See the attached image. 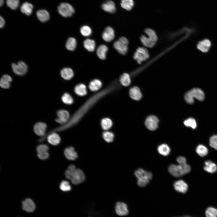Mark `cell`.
<instances>
[{"label":"cell","mask_w":217,"mask_h":217,"mask_svg":"<svg viewBox=\"0 0 217 217\" xmlns=\"http://www.w3.org/2000/svg\"><path fill=\"white\" fill-rule=\"evenodd\" d=\"M115 88V86L113 85L93 95L76 111L67 123L54 128L47 134L53 132L63 131L75 125L98 101L113 91Z\"/></svg>","instance_id":"cell-1"},{"label":"cell","mask_w":217,"mask_h":217,"mask_svg":"<svg viewBox=\"0 0 217 217\" xmlns=\"http://www.w3.org/2000/svg\"><path fill=\"white\" fill-rule=\"evenodd\" d=\"M144 32L146 35H143L140 37L141 43L146 47H153L156 44L158 40L156 32L150 28L146 29Z\"/></svg>","instance_id":"cell-2"},{"label":"cell","mask_w":217,"mask_h":217,"mask_svg":"<svg viewBox=\"0 0 217 217\" xmlns=\"http://www.w3.org/2000/svg\"><path fill=\"white\" fill-rule=\"evenodd\" d=\"M190 166L186 163L178 165L171 164L168 168L169 172L176 177H180L187 174L190 171Z\"/></svg>","instance_id":"cell-3"},{"label":"cell","mask_w":217,"mask_h":217,"mask_svg":"<svg viewBox=\"0 0 217 217\" xmlns=\"http://www.w3.org/2000/svg\"><path fill=\"white\" fill-rule=\"evenodd\" d=\"M194 98L200 101H202L204 99V93L200 89L193 88L187 92L184 95L185 101L190 104H193L194 102Z\"/></svg>","instance_id":"cell-4"},{"label":"cell","mask_w":217,"mask_h":217,"mask_svg":"<svg viewBox=\"0 0 217 217\" xmlns=\"http://www.w3.org/2000/svg\"><path fill=\"white\" fill-rule=\"evenodd\" d=\"M128 41L127 38L121 37L115 42L113 44L114 48L122 55H125L127 52Z\"/></svg>","instance_id":"cell-5"},{"label":"cell","mask_w":217,"mask_h":217,"mask_svg":"<svg viewBox=\"0 0 217 217\" xmlns=\"http://www.w3.org/2000/svg\"><path fill=\"white\" fill-rule=\"evenodd\" d=\"M149 57V55L148 50L143 47L138 48L133 56L134 59L139 64L147 60Z\"/></svg>","instance_id":"cell-6"},{"label":"cell","mask_w":217,"mask_h":217,"mask_svg":"<svg viewBox=\"0 0 217 217\" xmlns=\"http://www.w3.org/2000/svg\"><path fill=\"white\" fill-rule=\"evenodd\" d=\"M59 14L64 17L71 16L74 13V8L70 4L65 2L61 3L58 8Z\"/></svg>","instance_id":"cell-7"},{"label":"cell","mask_w":217,"mask_h":217,"mask_svg":"<svg viewBox=\"0 0 217 217\" xmlns=\"http://www.w3.org/2000/svg\"><path fill=\"white\" fill-rule=\"evenodd\" d=\"M212 45V42L209 39L205 38L198 42L196 48L201 52L206 53L209 51Z\"/></svg>","instance_id":"cell-8"},{"label":"cell","mask_w":217,"mask_h":217,"mask_svg":"<svg viewBox=\"0 0 217 217\" xmlns=\"http://www.w3.org/2000/svg\"><path fill=\"white\" fill-rule=\"evenodd\" d=\"M12 70L16 75L19 76H23L27 73L28 67L27 64L24 62L20 61L17 64L13 63L11 64Z\"/></svg>","instance_id":"cell-9"},{"label":"cell","mask_w":217,"mask_h":217,"mask_svg":"<svg viewBox=\"0 0 217 217\" xmlns=\"http://www.w3.org/2000/svg\"><path fill=\"white\" fill-rule=\"evenodd\" d=\"M58 118L55 119L56 122L63 125L67 123L70 119L69 112L64 109L58 110L56 112Z\"/></svg>","instance_id":"cell-10"},{"label":"cell","mask_w":217,"mask_h":217,"mask_svg":"<svg viewBox=\"0 0 217 217\" xmlns=\"http://www.w3.org/2000/svg\"><path fill=\"white\" fill-rule=\"evenodd\" d=\"M47 137L48 142L53 145H57L60 142L61 138L56 132H53L46 135L44 137L39 139V141L40 142L43 141Z\"/></svg>","instance_id":"cell-11"},{"label":"cell","mask_w":217,"mask_h":217,"mask_svg":"<svg viewBox=\"0 0 217 217\" xmlns=\"http://www.w3.org/2000/svg\"><path fill=\"white\" fill-rule=\"evenodd\" d=\"M159 120L156 116L150 115L148 116L145 121V125L146 127L151 131H154L157 128Z\"/></svg>","instance_id":"cell-12"},{"label":"cell","mask_w":217,"mask_h":217,"mask_svg":"<svg viewBox=\"0 0 217 217\" xmlns=\"http://www.w3.org/2000/svg\"><path fill=\"white\" fill-rule=\"evenodd\" d=\"M85 179V176L83 172L80 169H77L71 180L72 183L76 185L83 182Z\"/></svg>","instance_id":"cell-13"},{"label":"cell","mask_w":217,"mask_h":217,"mask_svg":"<svg viewBox=\"0 0 217 217\" xmlns=\"http://www.w3.org/2000/svg\"><path fill=\"white\" fill-rule=\"evenodd\" d=\"M47 125L46 124L42 122H38L36 123L33 127L34 133L37 135L42 137L46 135V131Z\"/></svg>","instance_id":"cell-14"},{"label":"cell","mask_w":217,"mask_h":217,"mask_svg":"<svg viewBox=\"0 0 217 217\" xmlns=\"http://www.w3.org/2000/svg\"><path fill=\"white\" fill-rule=\"evenodd\" d=\"M116 213L119 216H123L127 215L128 210L127 205L122 202H117L115 206Z\"/></svg>","instance_id":"cell-15"},{"label":"cell","mask_w":217,"mask_h":217,"mask_svg":"<svg viewBox=\"0 0 217 217\" xmlns=\"http://www.w3.org/2000/svg\"><path fill=\"white\" fill-rule=\"evenodd\" d=\"M115 36L113 29L110 27H107L105 29L102 34V38L105 41L109 42L112 41Z\"/></svg>","instance_id":"cell-16"},{"label":"cell","mask_w":217,"mask_h":217,"mask_svg":"<svg viewBox=\"0 0 217 217\" xmlns=\"http://www.w3.org/2000/svg\"><path fill=\"white\" fill-rule=\"evenodd\" d=\"M174 187L175 190L179 193H185L188 190L187 184L181 180L176 181L174 184Z\"/></svg>","instance_id":"cell-17"},{"label":"cell","mask_w":217,"mask_h":217,"mask_svg":"<svg viewBox=\"0 0 217 217\" xmlns=\"http://www.w3.org/2000/svg\"><path fill=\"white\" fill-rule=\"evenodd\" d=\"M102 9L108 12L114 13L116 11L115 4L112 0H108L102 3L101 5Z\"/></svg>","instance_id":"cell-18"},{"label":"cell","mask_w":217,"mask_h":217,"mask_svg":"<svg viewBox=\"0 0 217 217\" xmlns=\"http://www.w3.org/2000/svg\"><path fill=\"white\" fill-rule=\"evenodd\" d=\"M23 209L28 212H32L35 209V205L34 202L31 199L27 198L22 202Z\"/></svg>","instance_id":"cell-19"},{"label":"cell","mask_w":217,"mask_h":217,"mask_svg":"<svg viewBox=\"0 0 217 217\" xmlns=\"http://www.w3.org/2000/svg\"><path fill=\"white\" fill-rule=\"evenodd\" d=\"M134 174L137 179L147 178L150 180L152 178V174L151 172L142 168L137 170L135 171Z\"/></svg>","instance_id":"cell-20"},{"label":"cell","mask_w":217,"mask_h":217,"mask_svg":"<svg viewBox=\"0 0 217 217\" xmlns=\"http://www.w3.org/2000/svg\"><path fill=\"white\" fill-rule=\"evenodd\" d=\"M64 154L65 157L70 160H75L77 157V153L72 147L65 148L64 151Z\"/></svg>","instance_id":"cell-21"},{"label":"cell","mask_w":217,"mask_h":217,"mask_svg":"<svg viewBox=\"0 0 217 217\" xmlns=\"http://www.w3.org/2000/svg\"><path fill=\"white\" fill-rule=\"evenodd\" d=\"M129 95L132 99L136 100H140L142 97L140 90L137 86H134L130 89Z\"/></svg>","instance_id":"cell-22"},{"label":"cell","mask_w":217,"mask_h":217,"mask_svg":"<svg viewBox=\"0 0 217 217\" xmlns=\"http://www.w3.org/2000/svg\"><path fill=\"white\" fill-rule=\"evenodd\" d=\"M12 81L11 77L8 75L5 74L1 77L0 81V85L3 88L8 89L10 86V83Z\"/></svg>","instance_id":"cell-23"},{"label":"cell","mask_w":217,"mask_h":217,"mask_svg":"<svg viewBox=\"0 0 217 217\" xmlns=\"http://www.w3.org/2000/svg\"><path fill=\"white\" fill-rule=\"evenodd\" d=\"M36 14L38 19L42 22H45L48 21L49 19V14L45 10H38L36 12Z\"/></svg>","instance_id":"cell-24"},{"label":"cell","mask_w":217,"mask_h":217,"mask_svg":"<svg viewBox=\"0 0 217 217\" xmlns=\"http://www.w3.org/2000/svg\"><path fill=\"white\" fill-rule=\"evenodd\" d=\"M60 74L62 77L67 80L71 79L74 76L73 70L69 68H65L62 69Z\"/></svg>","instance_id":"cell-25"},{"label":"cell","mask_w":217,"mask_h":217,"mask_svg":"<svg viewBox=\"0 0 217 217\" xmlns=\"http://www.w3.org/2000/svg\"><path fill=\"white\" fill-rule=\"evenodd\" d=\"M33 5L28 2L24 3L20 7L21 12L27 16L31 14L33 8Z\"/></svg>","instance_id":"cell-26"},{"label":"cell","mask_w":217,"mask_h":217,"mask_svg":"<svg viewBox=\"0 0 217 217\" xmlns=\"http://www.w3.org/2000/svg\"><path fill=\"white\" fill-rule=\"evenodd\" d=\"M108 51L107 46L104 45H102L97 48L96 54L99 58L101 59L104 60L106 58V54Z\"/></svg>","instance_id":"cell-27"},{"label":"cell","mask_w":217,"mask_h":217,"mask_svg":"<svg viewBox=\"0 0 217 217\" xmlns=\"http://www.w3.org/2000/svg\"><path fill=\"white\" fill-rule=\"evenodd\" d=\"M102 83L99 80L95 79L91 81L89 84V88L92 91H98L102 87Z\"/></svg>","instance_id":"cell-28"},{"label":"cell","mask_w":217,"mask_h":217,"mask_svg":"<svg viewBox=\"0 0 217 217\" xmlns=\"http://www.w3.org/2000/svg\"><path fill=\"white\" fill-rule=\"evenodd\" d=\"M74 92L78 95L83 96L87 93L86 86L83 83H80L77 85L74 88Z\"/></svg>","instance_id":"cell-29"},{"label":"cell","mask_w":217,"mask_h":217,"mask_svg":"<svg viewBox=\"0 0 217 217\" xmlns=\"http://www.w3.org/2000/svg\"><path fill=\"white\" fill-rule=\"evenodd\" d=\"M205 164L204 169L208 172L213 173L217 170V166L216 165L210 160L206 161L205 162Z\"/></svg>","instance_id":"cell-30"},{"label":"cell","mask_w":217,"mask_h":217,"mask_svg":"<svg viewBox=\"0 0 217 217\" xmlns=\"http://www.w3.org/2000/svg\"><path fill=\"white\" fill-rule=\"evenodd\" d=\"M83 46L89 52H92L95 49V42L93 39H86L83 42Z\"/></svg>","instance_id":"cell-31"},{"label":"cell","mask_w":217,"mask_h":217,"mask_svg":"<svg viewBox=\"0 0 217 217\" xmlns=\"http://www.w3.org/2000/svg\"><path fill=\"white\" fill-rule=\"evenodd\" d=\"M157 150L160 154L165 156L168 155L170 152V147L165 144L159 145L157 148Z\"/></svg>","instance_id":"cell-32"},{"label":"cell","mask_w":217,"mask_h":217,"mask_svg":"<svg viewBox=\"0 0 217 217\" xmlns=\"http://www.w3.org/2000/svg\"><path fill=\"white\" fill-rule=\"evenodd\" d=\"M77 46V41L73 37H69L68 39L66 44V47L69 51L74 50Z\"/></svg>","instance_id":"cell-33"},{"label":"cell","mask_w":217,"mask_h":217,"mask_svg":"<svg viewBox=\"0 0 217 217\" xmlns=\"http://www.w3.org/2000/svg\"><path fill=\"white\" fill-rule=\"evenodd\" d=\"M121 5L125 10L130 11L134 6V2L133 0H121Z\"/></svg>","instance_id":"cell-34"},{"label":"cell","mask_w":217,"mask_h":217,"mask_svg":"<svg viewBox=\"0 0 217 217\" xmlns=\"http://www.w3.org/2000/svg\"><path fill=\"white\" fill-rule=\"evenodd\" d=\"M120 81L123 86H127L130 85L131 80L130 75L127 73H124L121 75L120 78Z\"/></svg>","instance_id":"cell-35"},{"label":"cell","mask_w":217,"mask_h":217,"mask_svg":"<svg viewBox=\"0 0 217 217\" xmlns=\"http://www.w3.org/2000/svg\"><path fill=\"white\" fill-rule=\"evenodd\" d=\"M101 124L102 129L105 131L110 129L112 125V121L108 118L102 119L101 121Z\"/></svg>","instance_id":"cell-36"},{"label":"cell","mask_w":217,"mask_h":217,"mask_svg":"<svg viewBox=\"0 0 217 217\" xmlns=\"http://www.w3.org/2000/svg\"><path fill=\"white\" fill-rule=\"evenodd\" d=\"M196 152L200 156L203 157L206 156L208 153V149L206 147L203 145H199L196 149Z\"/></svg>","instance_id":"cell-37"},{"label":"cell","mask_w":217,"mask_h":217,"mask_svg":"<svg viewBox=\"0 0 217 217\" xmlns=\"http://www.w3.org/2000/svg\"><path fill=\"white\" fill-rule=\"evenodd\" d=\"M76 169L74 165H70L65 171V175L66 177L68 179L71 180Z\"/></svg>","instance_id":"cell-38"},{"label":"cell","mask_w":217,"mask_h":217,"mask_svg":"<svg viewBox=\"0 0 217 217\" xmlns=\"http://www.w3.org/2000/svg\"><path fill=\"white\" fill-rule=\"evenodd\" d=\"M61 99L64 103L67 105H71L74 102L72 97L68 93H65L62 95Z\"/></svg>","instance_id":"cell-39"},{"label":"cell","mask_w":217,"mask_h":217,"mask_svg":"<svg viewBox=\"0 0 217 217\" xmlns=\"http://www.w3.org/2000/svg\"><path fill=\"white\" fill-rule=\"evenodd\" d=\"M114 135L113 133L111 132L105 131L102 133V137L107 142H112L114 138Z\"/></svg>","instance_id":"cell-40"},{"label":"cell","mask_w":217,"mask_h":217,"mask_svg":"<svg viewBox=\"0 0 217 217\" xmlns=\"http://www.w3.org/2000/svg\"><path fill=\"white\" fill-rule=\"evenodd\" d=\"M19 0H6L7 5L11 9L14 10L16 9L18 7Z\"/></svg>","instance_id":"cell-41"},{"label":"cell","mask_w":217,"mask_h":217,"mask_svg":"<svg viewBox=\"0 0 217 217\" xmlns=\"http://www.w3.org/2000/svg\"><path fill=\"white\" fill-rule=\"evenodd\" d=\"M206 217H217V209L213 207H209L205 211Z\"/></svg>","instance_id":"cell-42"},{"label":"cell","mask_w":217,"mask_h":217,"mask_svg":"<svg viewBox=\"0 0 217 217\" xmlns=\"http://www.w3.org/2000/svg\"><path fill=\"white\" fill-rule=\"evenodd\" d=\"M80 32L83 36H88L91 34L92 31L91 28L85 25L81 27Z\"/></svg>","instance_id":"cell-43"},{"label":"cell","mask_w":217,"mask_h":217,"mask_svg":"<svg viewBox=\"0 0 217 217\" xmlns=\"http://www.w3.org/2000/svg\"><path fill=\"white\" fill-rule=\"evenodd\" d=\"M184 124L187 127H190L193 129L196 128L197 123L195 120L193 118H189L185 120Z\"/></svg>","instance_id":"cell-44"},{"label":"cell","mask_w":217,"mask_h":217,"mask_svg":"<svg viewBox=\"0 0 217 217\" xmlns=\"http://www.w3.org/2000/svg\"><path fill=\"white\" fill-rule=\"evenodd\" d=\"M60 189L63 191H68L71 189V187L69 183L66 181H63L59 185Z\"/></svg>","instance_id":"cell-45"},{"label":"cell","mask_w":217,"mask_h":217,"mask_svg":"<svg viewBox=\"0 0 217 217\" xmlns=\"http://www.w3.org/2000/svg\"><path fill=\"white\" fill-rule=\"evenodd\" d=\"M49 147L45 144H41L38 145L36 149L38 153L48 152L49 150Z\"/></svg>","instance_id":"cell-46"},{"label":"cell","mask_w":217,"mask_h":217,"mask_svg":"<svg viewBox=\"0 0 217 217\" xmlns=\"http://www.w3.org/2000/svg\"><path fill=\"white\" fill-rule=\"evenodd\" d=\"M209 145L211 147L217 150V135H213L210 138Z\"/></svg>","instance_id":"cell-47"},{"label":"cell","mask_w":217,"mask_h":217,"mask_svg":"<svg viewBox=\"0 0 217 217\" xmlns=\"http://www.w3.org/2000/svg\"><path fill=\"white\" fill-rule=\"evenodd\" d=\"M149 180L147 178L138 179L137 184L140 187H144L146 186L149 182Z\"/></svg>","instance_id":"cell-48"},{"label":"cell","mask_w":217,"mask_h":217,"mask_svg":"<svg viewBox=\"0 0 217 217\" xmlns=\"http://www.w3.org/2000/svg\"><path fill=\"white\" fill-rule=\"evenodd\" d=\"M38 157L41 160H46L49 157V154L48 152L38 153Z\"/></svg>","instance_id":"cell-49"},{"label":"cell","mask_w":217,"mask_h":217,"mask_svg":"<svg viewBox=\"0 0 217 217\" xmlns=\"http://www.w3.org/2000/svg\"><path fill=\"white\" fill-rule=\"evenodd\" d=\"M177 161L179 164H182L186 163V160L184 156H180L177 158Z\"/></svg>","instance_id":"cell-50"},{"label":"cell","mask_w":217,"mask_h":217,"mask_svg":"<svg viewBox=\"0 0 217 217\" xmlns=\"http://www.w3.org/2000/svg\"><path fill=\"white\" fill-rule=\"evenodd\" d=\"M5 24L4 19L2 16L0 17V27L1 28L3 27Z\"/></svg>","instance_id":"cell-51"},{"label":"cell","mask_w":217,"mask_h":217,"mask_svg":"<svg viewBox=\"0 0 217 217\" xmlns=\"http://www.w3.org/2000/svg\"><path fill=\"white\" fill-rule=\"evenodd\" d=\"M4 2V0H0V6L1 7L3 5Z\"/></svg>","instance_id":"cell-52"},{"label":"cell","mask_w":217,"mask_h":217,"mask_svg":"<svg viewBox=\"0 0 217 217\" xmlns=\"http://www.w3.org/2000/svg\"><path fill=\"white\" fill-rule=\"evenodd\" d=\"M192 217L186 215V216H181V217Z\"/></svg>","instance_id":"cell-53"}]
</instances>
